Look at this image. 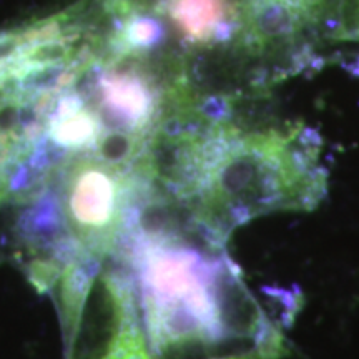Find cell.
Wrapping results in <instances>:
<instances>
[{
    "label": "cell",
    "mask_w": 359,
    "mask_h": 359,
    "mask_svg": "<svg viewBox=\"0 0 359 359\" xmlns=\"http://www.w3.org/2000/svg\"><path fill=\"white\" fill-rule=\"evenodd\" d=\"M219 359H257V358H251V356H228V358H219Z\"/></svg>",
    "instance_id": "5"
},
{
    "label": "cell",
    "mask_w": 359,
    "mask_h": 359,
    "mask_svg": "<svg viewBox=\"0 0 359 359\" xmlns=\"http://www.w3.org/2000/svg\"><path fill=\"white\" fill-rule=\"evenodd\" d=\"M135 323L138 313L132 276L102 263L65 334L69 359H105Z\"/></svg>",
    "instance_id": "3"
},
{
    "label": "cell",
    "mask_w": 359,
    "mask_h": 359,
    "mask_svg": "<svg viewBox=\"0 0 359 359\" xmlns=\"http://www.w3.org/2000/svg\"><path fill=\"white\" fill-rule=\"evenodd\" d=\"M213 298L219 326L226 338H255L266 313L241 280V271L226 255L219 253L215 264Z\"/></svg>",
    "instance_id": "4"
},
{
    "label": "cell",
    "mask_w": 359,
    "mask_h": 359,
    "mask_svg": "<svg viewBox=\"0 0 359 359\" xmlns=\"http://www.w3.org/2000/svg\"><path fill=\"white\" fill-rule=\"evenodd\" d=\"M72 238L85 253L105 259L122 236L132 173L90 151L75 155L52 177Z\"/></svg>",
    "instance_id": "2"
},
{
    "label": "cell",
    "mask_w": 359,
    "mask_h": 359,
    "mask_svg": "<svg viewBox=\"0 0 359 359\" xmlns=\"http://www.w3.org/2000/svg\"><path fill=\"white\" fill-rule=\"evenodd\" d=\"M318 140L306 132L241 133L213 123L203 140L205 170L196 210L223 240L233 228L275 210H309L326 191Z\"/></svg>",
    "instance_id": "1"
}]
</instances>
